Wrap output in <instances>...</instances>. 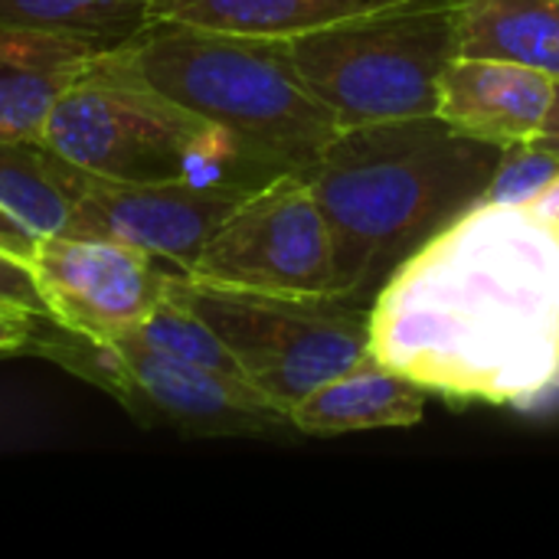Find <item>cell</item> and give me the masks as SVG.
<instances>
[{
  "mask_svg": "<svg viewBox=\"0 0 559 559\" xmlns=\"http://www.w3.org/2000/svg\"><path fill=\"white\" fill-rule=\"evenodd\" d=\"M151 26V0H0V29H29L121 49Z\"/></svg>",
  "mask_w": 559,
  "mask_h": 559,
  "instance_id": "obj_17",
  "label": "cell"
},
{
  "mask_svg": "<svg viewBox=\"0 0 559 559\" xmlns=\"http://www.w3.org/2000/svg\"><path fill=\"white\" fill-rule=\"evenodd\" d=\"M393 3L403 0H151V23H180L259 39H295Z\"/></svg>",
  "mask_w": 559,
  "mask_h": 559,
  "instance_id": "obj_14",
  "label": "cell"
},
{
  "mask_svg": "<svg viewBox=\"0 0 559 559\" xmlns=\"http://www.w3.org/2000/svg\"><path fill=\"white\" fill-rule=\"evenodd\" d=\"M534 144H540V147H547V151L559 154V79H554L550 108H547V115H544V124H540V131H537Z\"/></svg>",
  "mask_w": 559,
  "mask_h": 559,
  "instance_id": "obj_23",
  "label": "cell"
},
{
  "mask_svg": "<svg viewBox=\"0 0 559 559\" xmlns=\"http://www.w3.org/2000/svg\"><path fill=\"white\" fill-rule=\"evenodd\" d=\"M305 85L341 128L436 115L442 69L459 56L452 0H403L288 39Z\"/></svg>",
  "mask_w": 559,
  "mask_h": 559,
  "instance_id": "obj_5",
  "label": "cell"
},
{
  "mask_svg": "<svg viewBox=\"0 0 559 559\" xmlns=\"http://www.w3.org/2000/svg\"><path fill=\"white\" fill-rule=\"evenodd\" d=\"M370 350L445 400H559V229L527 206L475 203L383 282Z\"/></svg>",
  "mask_w": 559,
  "mask_h": 559,
  "instance_id": "obj_1",
  "label": "cell"
},
{
  "mask_svg": "<svg viewBox=\"0 0 559 559\" xmlns=\"http://www.w3.org/2000/svg\"><path fill=\"white\" fill-rule=\"evenodd\" d=\"M554 75L501 62L455 56L436 92V115L465 138H478L498 147L534 141L550 108Z\"/></svg>",
  "mask_w": 559,
  "mask_h": 559,
  "instance_id": "obj_11",
  "label": "cell"
},
{
  "mask_svg": "<svg viewBox=\"0 0 559 559\" xmlns=\"http://www.w3.org/2000/svg\"><path fill=\"white\" fill-rule=\"evenodd\" d=\"M174 275H180V272H174ZM174 275H170L164 295L157 298V305L147 311V318L138 324V331L131 337H138L151 350H160V354L177 357L183 364L246 377L239 370L233 350L223 344V337L180 298V292L174 288Z\"/></svg>",
  "mask_w": 559,
  "mask_h": 559,
  "instance_id": "obj_18",
  "label": "cell"
},
{
  "mask_svg": "<svg viewBox=\"0 0 559 559\" xmlns=\"http://www.w3.org/2000/svg\"><path fill=\"white\" fill-rule=\"evenodd\" d=\"M559 174V154L534 144L521 141L504 147L501 164L488 183L485 200L488 203H504V206H527L534 203Z\"/></svg>",
  "mask_w": 559,
  "mask_h": 559,
  "instance_id": "obj_19",
  "label": "cell"
},
{
  "mask_svg": "<svg viewBox=\"0 0 559 559\" xmlns=\"http://www.w3.org/2000/svg\"><path fill=\"white\" fill-rule=\"evenodd\" d=\"M62 334L66 341H49L43 350L124 403H144L177 426L200 432H269L292 426L288 413L246 377L183 364L131 334L115 344H92L66 328Z\"/></svg>",
  "mask_w": 559,
  "mask_h": 559,
  "instance_id": "obj_8",
  "label": "cell"
},
{
  "mask_svg": "<svg viewBox=\"0 0 559 559\" xmlns=\"http://www.w3.org/2000/svg\"><path fill=\"white\" fill-rule=\"evenodd\" d=\"M0 308L23 311L33 318H49L43 292L33 275V262L0 249Z\"/></svg>",
  "mask_w": 559,
  "mask_h": 559,
  "instance_id": "obj_20",
  "label": "cell"
},
{
  "mask_svg": "<svg viewBox=\"0 0 559 559\" xmlns=\"http://www.w3.org/2000/svg\"><path fill=\"white\" fill-rule=\"evenodd\" d=\"M527 210L534 213V216H540V219H547L550 226H557L559 229V174L554 177V183L534 200V203H527Z\"/></svg>",
  "mask_w": 559,
  "mask_h": 559,
  "instance_id": "obj_24",
  "label": "cell"
},
{
  "mask_svg": "<svg viewBox=\"0 0 559 559\" xmlns=\"http://www.w3.org/2000/svg\"><path fill=\"white\" fill-rule=\"evenodd\" d=\"M124 49L151 85L226 128L272 177L305 174L341 131L295 69L288 39L151 23Z\"/></svg>",
  "mask_w": 559,
  "mask_h": 559,
  "instance_id": "obj_3",
  "label": "cell"
},
{
  "mask_svg": "<svg viewBox=\"0 0 559 559\" xmlns=\"http://www.w3.org/2000/svg\"><path fill=\"white\" fill-rule=\"evenodd\" d=\"M426 416V390L367 350L357 364L292 406L288 423L301 436L334 439L370 429H409Z\"/></svg>",
  "mask_w": 559,
  "mask_h": 559,
  "instance_id": "obj_13",
  "label": "cell"
},
{
  "mask_svg": "<svg viewBox=\"0 0 559 559\" xmlns=\"http://www.w3.org/2000/svg\"><path fill=\"white\" fill-rule=\"evenodd\" d=\"M82 177L43 141H0V206L36 239L69 229Z\"/></svg>",
  "mask_w": 559,
  "mask_h": 559,
  "instance_id": "obj_16",
  "label": "cell"
},
{
  "mask_svg": "<svg viewBox=\"0 0 559 559\" xmlns=\"http://www.w3.org/2000/svg\"><path fill=\"white\" fill-rule=\"evenodd\" d=\"M249 193L252 187L226 180L128 183L85 174L66 233L128 242L170 272L187 275L213 233Z\"/></svg>",
  "mask_w": 559,
  "mask_h": 559,
  "instance_id": "obj_10",
  "label": "cell"
},
{
  "mask_svg": "<svg viewBox=\"0 0 559 559\" xmlns=\"http://www.w3.org/2000/svg\"><path fill=\"white\" fill-rule=\"evenodd\" d=\"M33 275L56 328L115 344L138 331L174 272L128 242L56 233L36 242Z\"/></svg>",
  "mask_w": 559,
  "mask_h": 559,
  "instance_id": "obj_9",
  "label": "cell"
},
{
  "mask_svg": "<svg viewBox=\"0 0 559 559\" xmlns=\"http://www.w3.org/2000/svg\"><path fill=\"white\" fill-rule=\"evenodd\" d=\"M102 52L69 36L0 29V141H43L49 115Z\"/></svg>",
  "mask_w": 559,
  "mask_h": 559,
  "instance_id": "obj_12",
  "label": "cell"
},
{
  "mask_svg": "<svg viewBox=\"0 0 559 559\" xmlns=\"http://www.w3.org/2000/svg\"><path fill=\"white\" fill-rule=\"evenodd\" d=\"M187 278L275 295H337L334 236L305 174H282L252 190Z\"/></svg>",
  "mask_w": 559,
  "mask_h": 559,
  "instance_id": "obj_7",
  "label": "cell"
},
{
  "mask_svg": "<svg viewBox=\"0 0 559 559\" xmlns=\"http://www.w3.org/2000/svg\"><path fill=\"white\" fill-rule=\"evenodd\" d=\"M459 56L518 62L559 79V0H452Z\"/></svg>",
  "mask_w": 559,
  "mask_h": 559,
  "instance_id": "obj_15",
  "label": "cell"
},
{
  "mask_svg": "<svg viewBox=\"0 0 559 559\" xmlns=\"http://www.w3.org/2000/svg\"><path fill=\"white\" fill-rule=\"evenodd\" d=\"M501 154L439 115L341 128L305 170L334 236L337 298L370 305L419 246L485 200Z\"/></svg>",
  "mask_w": 559,
  "mask_h": 559,
  "instance_id": "obj_2",
  "label": "cell"
},
{
  "mask_svg": "<svg viewBox=\"0 0 559 559\" xmlns=\"http://www.w3.org/2000/svg\"><path fill=\"white\" fill-rule=\"evenodd\" d=\"M43 144L85 174L128 183L226 180L255 190L275 180L226 128L151 85L124 46L102 52L66 92Z\"/></svg>",
  "mask_w": 559,
  "mask_h": 559,
  "instance_id": "obj_4",
  "label": "cell"
},
{
  "mask_svg": "<svg viewBox=\"0 0 559 559\" xmlns=\"http://www.w3.org/2000/svg\"><path fill=\"white\" fill-rule=\"evenodd\" d=\"M174 288L223 337L246 380L285 413L370 350V305L226 288L187 275H174Z\"/></svg>",
  "mask_w": 559,
  "mask_h": 559,
  "instance_id": "obj_6",
  "label": "cell"
},
{
  "mask_svg": "<svg viewBox=\"0 0 559 559\" xmlns=\"http://www.w3.org/2000/svg\"><path fill=\"white\" fill-rule=\"evenodd\" d=\"M43 321H49V318H33L23 311L0 308V354H13V350L29 347Z\"/></svg>",
  "mask_w": 559,
  "mask_h": 559,
  "instance_id": "obj_21",
  "label": "cell"
},
{
  "mask_svg": "<svg viewBox=\"0 0 559 559\" xmlns=\"http://www.w3.org/2000/svg\"><path fill=\"white\" fill-rule=\"evenodd\" d=\"M36 242H39V239H36L20 219H13V216L0 206V249H7V252H13V255H20V259H29V262H33Z\"/></svg>",
  "mask_w": 559,
  "mask_h": 559,
  "instance_id": "obj_22",
  "label": "cell"
}]
</instances>
